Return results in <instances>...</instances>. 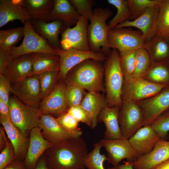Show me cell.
<instances>
[{
  "instance_id": "ffe728a7",
  "label": "cell",
  "mask_w": 169,
  "mask_h": 169,
  "mask_svg": "<svg viewBox=\"0 0 169 169\" xmlns=\"http://www.w3.org/2000/svg\"><path fill=\"white\" fill-rule=\"evenodd\" d=\"M0 122L13 147L16 159L24 161L29 146V136L24 134L16 127L10 117L0 115Z\"/></svg>"
},
{
  "instance_id": "bcb514c9",
  "label": "cell",
  "mask_w": 169,
  "mask_h": 169,
  "mask_svg": "<svg viewBox=\"0 0 169 169\" xmlns=\"http://www.w3.org/2000/svg\"><path fill=\"white\" fill-rule=\"evenodd\" d=\"M11 83L3 74H0V99L8 106Z\"/></svg>"
},
{
  "instance_id": "d6a6232c",
  "label": "cell",
  "mask_w": 169,
  "mask_h": 169,
  "mask_svg": "<svg viewBox=\"0 0 169 169\" xmlns=\"http://www.w3.org/2000/svg\"><path fill=\"white\" fill-rule=\"evenodd\" d=\"M60 67L39 75L41 101L46 98L54 90L59 82Z\"/></svg>"
},
{
  "instance_id": "b9f144b4",
  "label": "cell",
  "mask_w": 169,
  "mask_h": 169,
  "mask_svg": "<svg viewBox=\"0 0 169 169\" xmlns=\"http://www.w3.org/2000/svg\"><path fill=\"white\" fill-rule=\"evenodd\" d=\"M56 119L62 127L68 132L81 137L83 132L79 127V122L67 112L59 116Z\"/></svg>"
},
{
  "instance_id": "603a6c76",
  "label": "cell",
  "mask_w": 169,
  "mask_h": 169,
  "mask_svg": "<svg viewBox=\"0 0 169 169\" xmlns=\"http://www.w3.org/2000/svg\"><path fill=\"white\" fill-rule=\"evenodd\" d=\"M30 22L35 31L51 46L61 49L59 35L67 28L62 21L56 20L46 22L30 19Z\"/></svg>"
},
{
  "instance_id": "7c38bea8",
  "label": "cell",
  "mask_w": 169,
  "mask_h": 169,
  "mask_svg": "<svg viewBox=\"0 0 169 169\" xmlns=\"http://www.w3.org/2000/svg\"><path fill=\"white\" fill-rule=\"evenodd\" d=\"M88 21L81 17L74 27L67 28L62 33L60 40L62 49H75L85 51H90L87 36Z\"/></svg>"
},
{
  "instance_id": "ba28073f",
  "label": "cell",
  "mask_w": 169,
  "mask_h": 169,
  "mask_svg": "<svg viewBox=\"0 0 169 169\" xmlns=\"http://www.w3.org/2000/svg\"><path fill=\"white\" fill-rule=\"evenodd\" d=\"M166 86L154 83L142 78L132 79L128 81L124 82L122 101L136 103L156 95Z\"/></svg>"
},
{
  "instance_id": "f1b7e54d",
  "label": "cell",
  "mask_w": 169,
  "mask_h": 169,
  "mask_svg": "<svg viewBox=\"0 0 169 169\" xmlns=\"http://www.w3.org/2000/svg\"><path fill=\"white\" fill-rule=\"evenodd\" d=\"M143 48L149 54L152 62L169 61V43L167 38L155 36L145 43Z\"/></svg>"
},
{
  "instance_id": "7bdbcfd3",
  "label": "cell",
  "mask_w": 169,
  "mask_h": 169,
  "mask_svg": "<svg viewBox=\"0 0 169 169\" xmlns=\"http://www.w3.org/2000/svg\"><path fill=\"white\" fill-rule=\"evenodd\" d=\"M69 1L82 17L90 21L93 16L92 7L95 5V1L92 0H69Z\"/></svg>"
},
{
  "instance_id": "1f68e13d",
  "label": "cell",
  "mask_w": 169,
  "mask_h": 169,
  "mask_svg": "<svg viewBox=\"0 0 169 169\" xmlns=\"http://www.w3.org/2000/svg\"><path fill=\"white\" fill-rule=\"evenodd\" d=\"M158 7L154 36L167 38H169V0H160Z\"/></svg>"
},
{
  "instance_id": "9a60e30c",
  "label": "cell",
  "mask_w": 169,
  "mask_h": 169,
  "mask_svg": "<svg viewBox=\"0 0 169 169\" xmlns=\"http://www.w3.org/2000/svg\"><path fill=\"white\" fill-rule=\"evenodd\" d=\"M66 84L59 82L51 92L40 102L38 111L40 115L49 114L59 116L67 112L69 109L65 91Z\"/></svg>"
},
{
  "instance_id": "e575fe53",
  "label": "cell",
  "mask_w": 169,
  "mask_h": 169,
  "mask_svg": "<svg viewBox=\"0 0 169 169\" xmlns=\"http://www.w3.org/2000/svg\"><path fill=\"white\" fill-rule=\"evenodd\" d=\"M24 35V27L0 30V50L9 51Z\"/></svg>"
},
{
  "instance_id": "c3c4849f",
  "label": "cell",
  "mask_w": 169,
  "mask_h": 169,
  "mask_svg": "<svg viewBox=\"0 0 169 169\" xmlns=\"http://www.w3.org/2000/svg\"><path fill=\"white\" fill-rule=\"evenodd\" d=\"M3 169H27L23 161L16 159L11 163L8 165Z\"/></svg>"
},
{
  "instance_id": "11a10c76",
  "label": "cell",
  "mask_w": 169,
  "mask_h": 169,
  "mask_svg": "<svg viewBox=\"0 0 169 169\" xmlns=\"http://www.w3.org/2000/svg\"><path fill=\"white\" fill-rule=\"evenodd\" d=\"M167 40H168V41L169 43V38H167Z\"/></svg>"
},
{
  "instance_id": "cb8c5ba5",
  "label": "cell",
  "mask_w": 169,
  "mask_h": 169,
  "mask_svg": "<svg viewBox=\"0 0 169 169\" xmlns=\"http://www.w3.org/2000/svg\"><path fill=\"white\" fill-rule=\"evenodd\" d=\"M31 19L23 0H0V28L14 20H19L24 23Z\"/></svg>"
},
{
  "instance_id": "db71d44e",
  "label": "cell",
  "mask_w": 169,
  "mask_h": 169,
  "mask_svg": "<svg viewBox=\"0 0 169 169\" xmlns=\"http://www.w3.org/2000/svg\"><path fill=\"white\" fill-rule=\"evenodd\" d=\"M152 169H169V159L158 164Z\"/></svg>"
},
{
  "instance_id": "4fadbf2b",
  "label": "cell",
  "mask_w": 169,
  "mask_h": 169,
  "mask_svg": "<svg viewBox=\"0 0 169 169\" xmlns=\"http://www.w3.org/2000/svg\"><path fill=\"white\" fill-rule=\"evenodd\" d=\"M100 142L107 152V161L113 166L119 165L124 159L133 163L137 158L136 153L127 139L124 138L114 140L104 139Z\"/></svg>"
},
{
  "instance_id": "f6af8a7d",
  "label": "cell",
  "mask_w": 169,
  "mask_h": 169,
  "mask_svg": "<svg viewBox=\"0 0 169 169\" xmlns=\"http://www.w3.org/2000/svg\"><path fill=\"white\" fill-rule=\"evenodd\" d=\"M67 112L72 115L79 122L84 123L93 128L92 122L90 115L80 105L69 108Z\"/></svg>"
},
{
  "instance_id": "f35d334b",
  "label": "cell",
  "mask_w": 169,
  "mask_h": 169,
  "mask_svg": "<svg viewBox=\"0 0 169 169\" xmlns=\"http://www.w3.org/2000/svg\"><path fill=\"white\" fill-rule=\"evenodd\" d=\"M150 125L160 139L167 140L169 131V109L161 114Z\"/></svg>"
},
{
  "instance_id": "681fc988",
  "label": "cell",
  "mask_w": 169,
  "mask_h": 169,
  "mask_svg": "<svg viewBox=\"0 0 169 169\" xmlns=\"http://www.w3.org/2000/svg\"><path fill=\"white\" fill-rule=\"evenodd\" d=\"M0 115L10 117L9 106L0 99Z\"/></svg>"
},
{
  "instance_id": "5bb4252c",
  "label": "cell",
  "mask_w": 169,
  "mask_h": 169,
  "mask_svg": "<svg viewBox=\"0 0 169 169\" xmlns=\"http://www.w3.org/2000/svg\"><path fill=\"white\" fill-rule=\"evenodd\" d=\"M143 115V126L150 125L161 114L169 109V85L156 95L136 103Z\"/></svg>"
},
{
  "instance_id": "e0dca14e",
  "label": "cell",
  "mask_w": 169,
  "mask_h": 169,
  "mask_svg": "<svg viewBox=\"0 0 169 169\" xmlns=\"http://www.w3.org/2000/svg\"><path fill=\"white\" fill-rule=\"evenodd\" d=\"M38 126L41 129L42 134L44 138L54 144L80 137L66 131L59 124L56 118L51 114L41 115Z\"/></svg>"
},
{
  "instance_id": "30bf717a",
  "label": "cell",
  "mask_w": 169,
  "mask_h": 169,
  "mask_svg": "<svg viewBox=\"0 0 169 169\" xmlns=\"http://www.w3.org/2000/svg\"><path fill=\"white\" fill-rule=\"evenodd\" d=\"M119 121L123 138L128 140L143 126L141 108L136 103L123 101L119 110Z\"/></svg>"
},
{
  "instance_id": "836d02e7",
  "label": "cell",
  "mask_w": 169,
  "mask_h": 169,
  "mask_svg": "<svg viewBox=\"0 0 169 169\" xmlns=\"http://www.w3.org/2000/svg\"><path fill=\"white\" fill-rule=\"evenodd\" d=\"M108 3L115 7L117 13L108 24L110 29L126 21L130 20L131 13L128 0H108Z\"/></svg>"
},
{
  "instance_id": "6da1fadb",
  "label": "cell",
  "mask_w": 169,
  "mask_h": 169,
  "mask_svg": "<svg viewBox=\"0 0 169 169\" xmlns=\"http://www.w3.org/2000/svg\"><path fill=\"white\" fill-rule=\"evenodd\" d=\"M87 145L81 137L54 144L43 155L50 169H85Z\"/></svg>"
},
{
  "instance_id": "44dd1931",
  "label": "cell",
  "mask_w": 169,
  "mask_h": 169,
  "mask_svg": "<svg viewBox=\"0 0 169 169\" xmlns=\"http://www.w3.org/2000/svg\"><path fill=\"white\" fill-rule=\"evenodd\" d=\"M169 159V141L160 139L148 153L138 158L132 163L135 169H152Z\"/></svg>"
},
{
  "instance_id": "4316f807",
  "label": "cell",
  "mask_w": 169,
  "mask_h": 169,
  "mask_svg": "<svg viewBox=\"0 0 169 169\" xmlns=\"http://www.w3.org/2000/svg\"><path fill=\"white\" fill-rule=\"evenodd\" d=\"M80 105L90 115L93 123L92 129H94L97 124L99 115L102 110L107 106L105 96L100 93L87 92Z\"/></svg>"
},
{
  "instance_id": "7402d4cb",
  "label": "cell",
  "mask_w": 169,
  "mask_h": 169,
  "mask_svg": "<svg viewBox=\"0 0 169 169\" xmlns=\"http://www.w3.org/2000/svg\"><path fill=\"white\" fill-rule=\"evenodd\" d=\"M12 84L33 75V62L30 54L12 59L2 74Z\"/></svg>"
},
{
  "instance_id": "7dc6e473",
  "label": "cell",
  "mask_w": 169,
  "mask_h": 169,
  "mask_svg": "<svg viewBox=\"0 0 169 169\" xmlns=\"http://www.w3.org/2000/svg\"><path fill=\"white\" fill-rule=\"evenodd\" d=\"M12 59L8 51L0 50V74L3 73L7 65Z\"/></svg>"
},
{
  "instance_id": "74e56055",
  "label": "cell",
  "mask_w": 169,
  "mask_h": 169,
  "mask_svg": "<svg viewBox=\"0 0 169 169\" xmlns=\"http://www.w3.org/2000/svg\"><path fill=\"white\" fill-rule=\"evenodd\" d=\"M136 51H131L120 54V63L124 78V82L132 80L134 72Z\"/></svg>"
},
{
  "instance_id": "83f0119b",
  "label": "cell",
  "mask_w": 169,
  "mask_h": 169,
  "mask_svg": "<svg viewBox=\"0 0 169 169\" xmlns=\"http://www.w3.org/2000/svg\"><path fill=\"white\" fill-rule=\"evenodd\" d=\"M55 0H23L24 6L31 19L50 22V14Z\"/></svg>"
},
{
  "instance_id": "8d00e7d4",
  "label": "cell",
  "mask_w": 169,
  "mask_h": 169,
  "mask_svg": "<svg viewBox=\"0 0 169 169\" xmlns=\"http://www.w3.org/2000/svg\"><path fill=\"white\" fill-rule=\"evenodd\" d=\"M102 147V146L100 141L95 143L93 150L87 154L85 164L88 169H105L104 163L107 160V158L105 154L100 153Z\"/></svg>"
},
{
  "instance_id": "ee69618b",
  "label": "cell",
  "mask_w": 169,
  "mask_h": 169,
  "mask_svg": "<svg viewBox=\"0 0 169 169\" xmlns=\"http://www.w3.org/2000/svg\"><path fill=\"white\" fill-rule=\"evenodd\" d=\"M0 152V169H3L16 159L13 147L7 139L5 148Z\"/></svg>"
},
{
  "instance_id": "d590c367",
  "label": "cell",
  "mask_w": 169,
  "mask_h": 169,
  "mask_svg": "<svg viewBox=\"0 0 169 169\" xmlns=\"http://www.w3.org/2000/svg\"><path fill=\"white\" fill-rule=\"evenodd\" d=\"M151 63L150 56L144 48L136 50L135 69L133 79L142 78L149 69Z\"/></svg>"
},
{
  "instance_id": "4dcf8cb0",
  "label": "cell",
  "mask_w": 169,
  "mask_h": 169,
  "mask_svg": "<svg viewBox=\"0 0 169 169\" xmlns=\"http://www.w3.org/2000/svg\"><path fill=\"white\" fill-rule=\"evenodd\" d=\"M151 82L169 85V61L152 62L149 69L142 77Z\"/></svg>"
},
{
  "instance_id": "2e32d148",
  "label": "cell",
  "mask_w": 169,
  "mask_h": 169,
  "mask_svg": "<svg viewBox=\"0 0 169 169\" xmlns=\"http://www.w3.org/2000/svg\"><path fill=\"white\" fill-rule=\"evenodd\" d=\"M54 144L43 136L41 129L37 126L32 129L29 134V142L27 153L23 161L27 169H34L44 152Z\"/></svg>"
},
{
  "instance_id": "f546056e",
  "label": "cell",
  "mask_w": 169,
  "mask_h": 169,
  "mask_svg": "<svg viewBox=\"0 0 169 169\" xmlns=\"http://www.w3.org/2000/svg\"><path fill=\"white\" fill-rule=\"evenodd\" d=\"M33 62V75H39L60 67L58 55L45 53L30 54Z\"/></svg>"
},
{
  "instance_id": "ac0fdd59",
  "label": "cell",
  "mask_w": 169,
  "mask_h": 169,
  "mask_svg": "<svg viewBox=\"0 0 169 169\" xmlns=\"http://www.w3.org/2000/svg\"><path fill=\"white\" fill-rule=\"evenodd\" d=\"M158 11V5L148 8L137 18L132 21H126L115 28H136L142 33L146 43L155 35Z\"/></svg>"
},
{
  "instance_id": "8992f818",
  "label": "cell",
  "mask_w": 169,
  "mask_h": 169,
  "mask_svg": "<svg viewBox=\"0 0 169 169\" xmlns=\"http://www.w3.org/2000/svg\"><path fill=\"white\" fill-rule=\"evenodd\" d=\"M23 39L18 46L8 51L12 58L33 53H45L58 55L55 49L33 29L30 20L24 23Z\"/></svg>"
},
{
  "instance_id": "816d5d0a",
  "label": "cell",
  "mask_w": 169,
  "mask_h": 169,
  "mask_svg": "<svg viewBox=\"0 0 169 169\" xmlns=\"http://www.w3.org/2000/svg\"><path fill=\"white\" fill-rule=\"evenodd\" d=\"M132 163L126 161L124 163L108 168L107 169H134Z\"/></svg>"
},
{
  "instance_id": "d4e9b609",
  "label": "cell",
  "mask_w": 169,
  "mask_h": 169,
  "mask_svg": "<svg viewBox=\"0 0 169 169\" xmlns=\"http://www.w3.org/2000/svg\"><path fill=\"white\" fill-rule=\"evenodd\" d=\"M120 109L117 107L107 106L102 110L99 115L98 122H103L105 126L104 139L114 140L123 138L119 121Z\"/></svg>"
},
{
  "instance_id": "7a4b0ae2",
  "label": "cell",
  "mask_w": 169,
  "mask_h": 169,
  "mask_svg": "<svg viewBox=\"0 0 169 169\" xmlns=\"http://www.w3.org/2000/svg\"><path fill=\"white\" fill-rule=\"evenodd\" d=\"M102 62L92 59L83 61L72 68L65 79L67 85H75L88 92H105Z\"/></svg>"
},
{
  "instance_id": "52a82bcc",
  "label": "cell",
  "mask_w": 169,
  "mask_h": 169,
  "mask_svg": "<svg viewBox=\"0 0 169 169\" xmlns=\"http://www.w3.org/2000/svg\"><path fill=\"white\" fill-rule=\"evenodd\" d=\"M108 40L110 48L117 50L120 54L136 51L143 48L146 43L141 32L131 27L110 29Z\"/></svg>"
},
{
  "instance_id": "d6986e66",
  "label": "cell",
  "mask_w": 169,
  "mask_h": 169,
  "mask_svg": "<svg viewBox=\"0 0 169 169\" xmlns=\"http://www.w3.org/2000/svg\"><path fill=\"white\" fill-rule=\"evenodd\" d=\"M160 139L151 125L143 126L128 140L137 158L149 153Z\"/></svg>"
},
{
  "instance_id": "ab89813d",
  "label": "cell",
  "mask_w": 169,
  "mask_h": 169,
  "mask_svg": "<svg viewBox=\"0 0 169 169\" xmlns=\"http://www.w3.org/2000/svg\"><path fill=\"white\" fill-rule=\"evenodd\" d=\"M85 90L76 85H66L65 95L69 108L73 106L80 105L87 93Z\"/></svg>"
},
{
  "instance_id": "f5cc1de1",
  "label": "cell",
  "mask_w": 169,
  "mask_h": 169,
  "mask_svg": "<svg viewBox=\"0 0 169 169\" xmlns=\"http://www.w3.org/2000/svg\"><path fill=\"white\" fill-rule=\"evenodd\" d=\"M34 169H50L47 166L46 160L43 155L38 160Z\"/></svg>"
},
{
  "instance_id": "277c9868",
  "label": "cell",
  "mask_w": 169,
  "mask_h": 169,
  "mask_svg": "<svg viewBox=\"0 0 169 169\" xmlns=\"http://www.w3.org/2000/svg\"><path fill=\"white\" fill-rule=\"evenodd\" d=\"M113 14L108 8L97 7L93 10L87 30L90 50L103 53L106 56L110 51L108 40L110 29L106 21Z\"/></svg>"
},
{
  "instance_id": "9c48e42d",
  "label": "cell",
  "mask_w": 169,
  "mask_h": 169,
  "mask_svg": "<svg viewBox=\"0 0 169 169\" xmlns=\"http://www.w3.org/2000/svg\"><path fill=\"white\" fill-rule=\"evenodd\" d=\"M60 59L59 82L64 81L68 72L73 67L88 59H92L101 62H104L107 56L104 54L90 50L83 51L75 49L63 50L54 48Z\"/></svg>"
},
{
  "instance_id": "8fae6325",
  "label": "cell",
  "mask_w": 169,
  "mask_h": 169,
  "mask_svg": "<svg viewBox=\"0 0 169 169\" xmlns=\"http://www.w3.org/2000/svg\"><path fill=\"white\" fill-rule=\"evenodd\" d=\"M11 92L24 104L38 109L41 101L38 75H32L11 85Z\"/></svg>"
},
{
  "instance_id": "5b68a950",
  "label": "cell",
  "mask_w": 169,
  "mask_h": 169,
  "mask_svg": "<svg viewBox=\"0 0 169 169\" xmlns=\"http://www.w3.org/2000/svg\"><path fill=\"white\" fill-rule=\"evenodd\" d=\"M9 108L12 123L22 132L29 136L32 129L38 125L41 115L38 109L24 104L14 95L10 98Z\"/></svg>"
},
{
  "instance_id": "484cf974",
  "label": "cell",
  "mask_w": 169,
  "mask_h": 169,
  "mask_svg": "<svg viewBox=\"0 0 169 169\" xmlns=\"http://www.w3.org/2000/svg\"><path fill=\"white\" fill-rule=\"evenodd\" d=\"M81 16L69 0H55L50 16V22L62 21L67 28L76 25Z\"/></svg>"
},
{
  "instance_id": "3957f363",
  "label": "cell",
  "mask_w": 169,
  "mask_h": 169,
  "mask_svg": "<svg viewBox=\"0 0 169 169\" xmlns=\"http://www.w3.org/2000/svg\"><path fill=\"white\" fill-rule=\"evenodd\" d=\"M103 64L105 87L107 106L120 109L123 101L124 78L120 63V55L115 49H111Z\"/></svg>"
},
{
  "instance_id": "60d3db41",
  "label": "cell",
  "mask_w": 169,
  "mask_h": 169,
  "mask_svg": "<svg viewBox=\"0 0 169 169\" xmlns=\"http://www.w3.org/2000/svg\"><path fill=\"white\" fill-rule=\"evenodd\" d=\"M131 9V19L141 15L148 8L158 5L160 0H128Z\"/></svg>"
},
{
  "instance_id": "f907efd6",
  "label": "cell",
  "mask_w": 169,
  "mask_h": 169,
  "mask_svg": "<svg viewBox=\"0 0 169 169\" xmlns=\"http://www.w3.org/2000/svg\"><path fill=\"white\" fill-rule=\"evenodd\" d=\"M5 131L3 126L0 127V151H2L5 148L7 138L5 133Z\"/></svg>"
}]
</instances>
